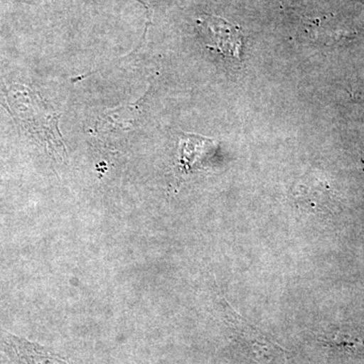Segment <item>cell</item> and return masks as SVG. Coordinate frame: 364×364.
Returning a JSON list of instances; mask_svg holds the SVG:
<instances>
[{"instance_id": "cell-1", "label": "cell", "mask_w": 364, "mask_h": 364, "mask_svg": "<svg viewBox=\"0 0 364 364\" xmlns=\"http://www.w3.org/2000/svg\"><path fill=\"white\" fill-rule=\"evenodd\" d=\"M9 105L25 124L26 130L47 144L57 155L66 154L65 143L59 130L61 112L53 109L40 95L25 86H16L9 95Z\"/></svg>"}, {"instance_id": "cell-2", "label": "cell", "mask_w": 364, "mask_h": 364, "mask_svg": "<svg viewBox=\"0 0 364 364\" xmlns=\"http://www.w3.org/2000/svg\"><path fill=\"white\" fill-rule=\"evenodd\" d=\"M196 25L208 49L240 60L243 33L238 26L219 16L208 14L200 16Z\"/></svg>"}, {"instance_id": "cell-3", "label": "cell", "mask_w": 364, "mask_h": 364, "mask_svg": "<svg viewBox=\"0 0 364 364\" xmlns=\"http://www.w3.org/2000/svg\"><path fill=\"white\" fill-rule=\"evenodd\" d=\"M226 322L231 326L242 343L250 350L251 355L262 364H277L282 360V347L272 342L245 318L235 312L232 306L226 305Z\"/></svg>"}]
</instances>
